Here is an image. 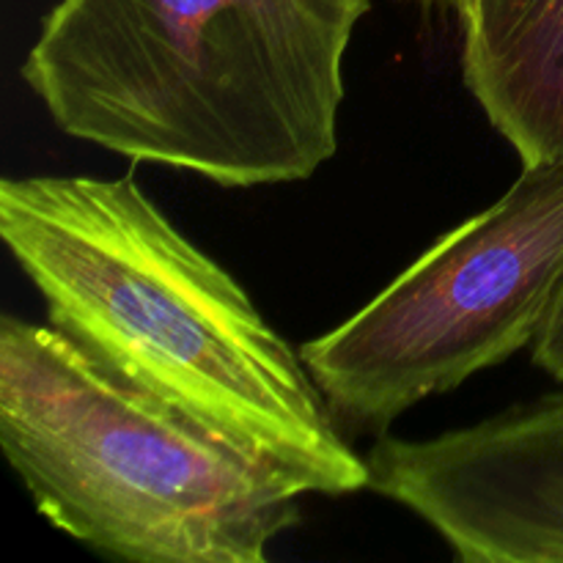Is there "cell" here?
Instances as JSON below:
<instances>
[{
  "label": "cell",
  "mask_w": 563,
  "mask_h": 563,
  "mask_svg": "<svg viewBox=\"0 0 563 563\" xmlns=\"http://www.w3.org/2000/svg\"><path fill=\"white\" fill-rule=\"evenodd\" d=\"M416 3H423V5H443V9L460 11L462 5H465V0H416Z\"/></svg>",
  "instance_id": "cell-8"
},
{
  "label": "cell",
  "mask_w": 563,
  "mask_h": 563,
  "mask_svg": "<svg viewBox=\"0 0 563 563\" xmlns=\"http://www.w3.org/2000/svg\"><path fill=\"white\" fill-rule=\"evenodd\" d=\"M0 236L49 324L132 388L196 418L306 495L368 489L300 352L135 174L5 176Z\"/></svg>",
  "instance_id": "cell-1"
},
{
  "label": "cell",
  "mask_w": 563,
  "mask_h": 563,
  "mask_svg": "<svg viewBox=\"0 0 563 563\" xmlns=\"http://www.w3.org/2000/svg\"><path fill=\"white\" fill-rule=\"evenodd\" d=\"M563 289V157L440 236L355 317L300 350L344 429L385 434L429 396L533 344Z\"/></svg>",
  "instance_id": "cell-4"
},
{
  "label": "cell",
  "mask_w": 563,
  "mask_h": 563,
  "mask_svg": "<svg viewBox=\"0 0 563 563\" xmlns=\"http://www.w3.org/2000/svg\"><path fill=\"white\" fill-rule=\"evenodd\" d=\"M368 489L465 563H563V388L434 438L379 434Z\"/></svg>",
  "instance_id": "cell-5"
},
{
  "label": "cell",
  "mask_w": 563,
  "mask_h": 563,
  "mask_svg": "<svg viewBox=\"0 0 563 563\" xmlns=\"http://www.w3.org/2000/svg\"><path fill=\"white\" fill-rule=\"evenodd\" d=\"M372 0H60L22 77L60 132L223 187L302 181L339 148Z\"/></svg>",
  "instance_id": "cell-2"
},
{
  "label": "cell",
  "mask_w": 563,
  "mask_h": 563,
  "mask_svg": "<svg viewBox=\"0 0 563 563\" xmlns=\"http://www.w3.org/2000/svg\"><path fill=\"white\" fill-rule=\"evenodd\" d=\"M533 363L550 374L553 379L563 383V289L555 297L537 341H533Z\"/></svg>",
  "instance_id": "cell-7"
},
{
  "label": "cell",
  "mask_w": 563,
  "mask_h": 563,
  "mask_svg": "<svg viewBox=\"0 0 563 563\" xmlns=\"http://www.w3.org/2000/svg\"><path fill=\"white\" fill-rule=\"evenodd\" d=\"M0 445L38 515L110 559L267 563L306 493L53 324L0 319Z\"/></svg>",
  "instance_id": "cell-3"
},
{
  "label": "cell",
  "mask_w": 563,
  "mask_h": 563,
  "mask_svg": "<svg viewBox=\"0 0 563 563\" xmlns=\"http://www.w3.org/2000/svg\"><path fill=\"white\" fill-rule=\"evenodd\" d=\"M462 77L522 168L563 157V0H465Z\"/></svg>",
  "instance_id": "cell-6"
}]
</instances>
